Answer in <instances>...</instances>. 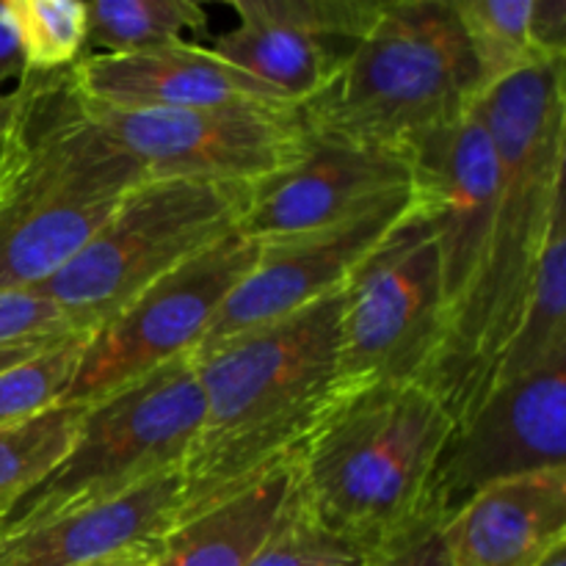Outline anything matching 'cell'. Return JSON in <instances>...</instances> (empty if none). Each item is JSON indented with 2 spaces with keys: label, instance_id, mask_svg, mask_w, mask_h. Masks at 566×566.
<instances>
[{
  "label": "cell",
  "instance_id": "2e32d148",
  "mask_svg": "<svg viewBox=\"0 0 566 566\" xmlns=\"http://www.w3.org/2000/svg\"><path fill=\"white\" fill-rule=\"evenodd\" d=\"M77 94L116 108H230V105H298L263 81L193 42L138 53H92L72 64Z\"/></svg>",
  "mask_w": 566,
  "mask_h": 566
},
{
  "label": "cell",
  "instance_id": "cb8c5ba5",
  "mask_svg": "<svg viewBox=\"0 0 566 566\" xmlns=\"http://www.w3.org/2000/svg\"><path fill=\"white\" fill-rule=\"evenodd\" d=\"M88 335L66 337L11 368L0 370V429L22 423L64 398Z\"/></svg>",
  "mask_w": 566,
  "mask_h": 566
},
{
  "label": "cell",
  "instance_id": "7402d4cb",
  "mask_svg": "<svg viewBox=\"0 0 566 566\" xmlns=\"http://www.w3.org/2000/svg\"><path fill=\"white\" fill-rule=\"evenodd\" d=\"M464 28L481 88L534 66L553 64L542 55L534 36V0H453Z\"/></svg>",
  "mask_w": 566,
  "mask_h": 566
},
{
  "label": "cell",
  "instance_id": "ffe728a7",
  "mask_svg": "<svg viewBox=\"0 0 566 566\" xmlns=\"http://www.w3.org/2000/svg\"><path fill=\"white\" fill-rule=\"evenodd\" d=\"M558 357H566V216L556 221L547 238L523 324L492 374L490 392L525 379Z\"/></svg>",
  "mask_w": 566,
  "mask_h": 566
},
{
  "label": "cell",
  "instance_id": "9a60e30c",
  "mask_svg": "<svg viewBox=\"0 0 566 566\" xmlns=\"http://www.w3.org/2000/svg\"><path fill=\"white\" fill-rule=\"evenodd\" d=\"M415 177L437 227L446 321L479 274L497 208V155L475 111L415 153ZM446 332V329H442Z\"/></svg>",
  "mask_w": 566,
  "mask_h": 566
},
{
  "label": "cell",
  "instance_id": "7c38bea8",
  "mask_svg": "<svg viewBox=\"0 0 566 566\" xmlns=\"http://www.w3.org/2000/svg\"><path fill=\"white\" fill-rule=\"evenodd\" d=\"M418 202V186L324 230L258 241L252 271L232 287L197 352L298 313L346 285L359 260ZM193 352V354H197Z\"/></svg>",
  "mask_w": 566,
  "mask_h": 566
},
{
  "label": "cell",
  "instance_id": "f1b7e54d",
  "mask_svg": "<svg viewBox=\"0 0 566 566\" xmlns=\"http://www.w3.org/2000/svg\"><path fill=\"white\" fill-rule=\"evenodd\" d=\"M25 75V50L11 0H0V86Z\"/></svg>",
  "mask_w": 566,
  "mask_h": 566
},
{
  "label": "cell",
  "instance_id": "d6a6232c",
  "mask_svg": "<svg viewBox=\"0 0 566 566\" xmlns=\"http://www.w3.org/2000/svg\"><path fill=\"white\" fill-rule=\"evenodd\" d=\"M539 566H566V545L556 547V551H553Z\"/></svg>",
  "mask_w": 566,
  "mask_h": 566
},
{
  "label": "cell",
  "instance_id": "1f68e13d",
  "mask_svg": "<svg viewBox=\"0 0 566 566\" xmlns=\"http://www.w3.org/2000/svg\"><path fill=\"white\" fill-rule=\"evenodd\" d=\"M72 337H75V335H72ZM59 343H61V340H59ZM50 346H55V343H42V346H20V348H0V370L11 368V365L22 363V359L33 357V354L44 352V348H50Z\"/></svg>",
  "mask_w": 566,
  "mask_h": 566
},
{
  "label": "cell",
  "instance_id": "484cf974",
  "mask_svg": "<svg viewBox=\"0 0 566 566\" xmlns=\"http://www.w3.org/2000/svg\"><path fill=\"white\" fill-rule=\"evenodd\" d=\"M25 50V72L70 70L86 50V3L11 0Z\"/></svg>",
  "mask_w": 566,
  "mask_h": 566
},
{
  "label": "cell",
  "instance_id": "4dcf8cb0",
  "mask_svg": "<svg viewBox=\"0 0 566 566\" xmlns=\"http://www.w3.org/2000/svg\"><path fill=\"white\" fill-rule=\"evenodd\" d=\"M14 111H17V94L0 92V155H3L6 142H9V130H11V122H14Z\"/></svg>",
  "mask_w": 566,
  "mask_h": 566
},
{
  "label": "cell",
  "instance_id": "ba28073f",
  "mask_svg": "<svg viewBox=\"0 0 566 566\" xmlns=\"http://www.w3.org/2000/svg\"><path fill=\"white\" fill-rule=\"evenodd\" d=\"M340 298L337 387L420 385L446 329L440 243L420 191L415 208L348 274Z\"/></svg>",
  "mask_w": 566,
  "mask_h": 566
},
{
  "label": "cell",
  "instance_id": "d4e9b609",
  "mask_svg": "<svg viewBox=\"0 0 566 566\" xmlns=\"http://www.w3.org/2000/svg\"><path fill=\"white\" fill-rule=\"evenodd\" d=\"M385 556L315 523L291 495L280 523L249 566H376Z\"/></svg>",
  "mask_w": 566,
  "mask_h": 566
},
{
  "label": "cell",
  "instance_id": "3957f363",
  "mask_svg": "<svg viewBox=\"0 0 566 566\" xmlns=\"http://www.w3.org/2000/svg\"><path fill=\"white\" fill-rule=\"evenodd\" d=\"M0 158V291L59 274L147 171L88 116L70 70L25 72Z\"/></svg>",
  "mask_w": 566,
  "mask_h": 566
},
{
  "label": "cell",
  "instance_id": "44dd1931",
  "mask_svg": "<svg viewBox=\"0 0 566 566\" xmlns=\"http://www.w3.org/2000/svg\"><path fill=\"white\" fill-rule=\"evenodd\" d=\"M208 33V11L197 0H92L86 3V48L119 55Z\"/></svg>",
  "mask_w": 566,
  "mask_h": 566
},
{
  "label": "cell",
  "instance_id": "4fadbf2b",
  "mask_svg": "<svg viewBox=\"0 0 566 566\" xmlns=\"http://www.w3.org/2000/svg\"><path fill=\"white\" fill-rule=\"evenodd\" d=\"M381 9L385 0H232L238 25L210 50L302 105L335 81Z\"/></svg>",
  "mask_w": 566,
  "mask_h": 566
},
{
  "label": "cell",
  "instance_id": "e575fe53",
  "mask_svg": "<svg viewBox=\"0 0 566 566\" xmlns=\"http://www.w3.org/2000/svg\"><path fill=\"white\" fill-rule=\"evenodd\" d=\"M0 158H3V155H0Z\"/></svg>",
  "mask_w": 566,
  "mask_h": 566
},
{
  "label": "cell",
  "instance_id": "d6986e66",
  "mask_svg": "<svg viewBox=\"0 0 566 566\" xmlns=\"http://www.w3.org/2000/svg\"><path fill=\"white\" fill-rule=\"evenodd\" d=\"M293 495L291 459L254 484L175 525L153 566H249Z\"/></svg>",
  "mask_w": 566,
  "mask_h": 566
},
{
  "label": "cell",
  "instance_id": "9c48e42d",
  "mask_svg": "<svg viewBox=\"0 0 566 566\" xmlns=\"http://www.w3.org/2000/svg\"><path fill=\"white\" fill-rule=\"evenodd\" d=\"M258 249L235 230L144 287L88 335L61 403H88L197 352L232 287L252 271Z\"/></svg>",
  "mask_w": 566,
  "mask_h": 566
},
{
  "label": "cell",
  "instance_id": "30bf717a",
  "mask_svg": "<svg viewBox=\"0 0 566 566\" xmlns=\"http://www.w3.org/2000/svg\"><path fill=\"white\" fill-rule=\"evenodd\" d=\"M83 105L149 177L254 186L296 164L310 142L302 105L188 111L116 108L88 99Z\"/></svg>",
  "mask_w": 566,
  "mask_h": 566
},
{
  "label": "cell",
  "instance_id": "ac0fdd59",
  "mask_svg": "<svg viewBox=\"0 0 566 566\" xmlns=\"http://www.w3.org/2000/svg\"><path fill=\"white\" fill-rule=\"evenodd\" d=\"M182 475L166 473L111 503L0 534V566H94L136 547L160 545L177 525Z\"/></svg>",
  "mask_w": 566,
  "mask_h": 566
},
{
  "label": "cell",
  "instance_id": "836d02e7",
  "mask_svg": "<svg viewBox=\"0 0 566 566\" xmlns=\"http://www.w3.org/2000/svg\"><path fill=\"white\" fill-rule=\"evenodd\" d=\"M3 514H6V506H0V520H3Z\"/></svg>",
  "mask_w": 566,
  "mask_h": 566
},
{
  "label": "cell",
  "instance_id": "e0dca14e",
  "mask_svg": "<svg viewBox=\"0 0 566 566\" xmlns=\"http://www.w3.org/2000/svg\"><path fill=\"white\" fill-rule=\"evenodd\" d=\"M448 566H539L566 545V468L479 492L440 528Z\"/></svg>",
  "mask_w": 566,
  "mask_h": 566
},
{
  "label": "cell",
  "instance_id": "f546056e",
  "mask_svg": "<svg viewBox=\"0 0 566 566\" xmlns=\"http://www.w3.org/2000/svg\"><path fill=\"white\" fill-rule=\"evenodd\" d=\"M160 545H147V547H136V551L119 553L114 558H105V562L94 564V566H153L155 556H158Z\"/></svg>",
  "mask_w": 566,
  "mask_h": 566
},
{
  "label": "cell",
  "instance_id": "83f0119b",
  "mask_svg": "<svg viewBox=\"0 0 566 566\" xmlns=\"http://www.w3.org/2000/svg\"><path fill=\"white\" fill-rule=\"evenodd\" d=\"M376 566H448L440 528H429L407 539L403 545L392 547Z\"/></svg>",
  "mask_w": 566,
  "mask_h": 566
},
{
  "label": "cell",
  "instance_id": "4316f807",
  "mask_svg": "<svg viewBox=\"0 0 566 566\" xmlns=\"http://www.w3.org/2000/svg\"><path fill=\"white\" fill-rule=\"evenodd\" d=\"M81 332L44 293L31 291H0V348L42 346L59 343Z\"/></svg>",
  "mask_w": 566,
  "mask_h": 566
},
{
  "label": "cell",
  "instance_id": "52a82bcc",
  "mask_svg": "<svg viewBox=\"0 0 566 566\" xmlns=\"http://www.w3.org/2000/svg\"><path fill=\"white\" fill-rule=\"evenodd\" d=\"M249 202L247 182L147 177L36 291L92 335L144 287L235 232Z\"/></svg>",
  "mask_w": 566,
  "mask_h": 566
},
{
  "label": "cell",
  "instance_id": "8fae6325",
  "mask_svg": "<svg viewBox=\"0 0 566 566\" xmlns=\"http://www.w3.org/2000/svg\"><path fill=\"white\" fill-rule=\"evenodd\" d=\"M558 468H566V357L492 390L451 431L431 475V525L442 528L490 486Z\"/></svg>",
  "mask_w": 566,
  "mask_h": 566
},
{
  "label": "cell",
  "instance_id": "5b68a950",
  "mask_svg": "<svg viewBox=\"0 0 566 566\" xmlns=\"http://www.w3.org/2000/svg\"><path fill=\"white\" fill-rule=\"evenodd\" d=\"M481 94L453 0H385L368 36L302 111L310 133L415 158Z\"/></svg>",
  "mask_w": 566,
  "mask_h": 566
},
{
  "label": "cell",
  "instance_id": "7a4b0ae2",
  "mask_svg": "<svg viewBox=\"0 0 566 566\" xmlns=\"http://www.w3.org/2000/svg\"><path fill=\"white\" fill-rule=\"evenodd\" d=\"M340 291L191 354L205 423L182 462L177 525L287 462L337 396Z\"/></svg>",
  "mask_w": 566,
  "mask_h": 566
},
{
  "label": "cell",
  "instance_id": "8992f818",
  "mask_svg": "<svg viewBox=\"0 0 566 566\" xmlns=\"http://www.w3.org/2000/svg\"><path fill=\"white\" fill-rule=\"evenodd\" d=\"M202 423L205 396L191 354L83 403L66 457L6 509L0 534L111 503L182 470Z\"/></svg>",
  "mask_w": 566,
  "mask_h": 566
},
{
  "label": "cell",
  "instance_id": "603a6c76",
  "mask_svg": "<svg viewBox=\"0 0 566 566\" xmlns=\"http://www.w3.org/2000/svg\"><path fill=\"white\" fill-rule=\"evenodd\" d=\"M81 412L83 403H55L0 429V506L9 509L66 457Z\"/></svg>",
  "mask_w": 566,
  "mask_h": 566
},
{
  "label": "cell",
  "instance_id": "6da1fadb",
  "mask_svg": "<svg viewBox=\"0 0 566 566\" xmlns=\"http://www.w3.org/2000/svg\"><path fill=\"white\" fill-rule=\"evenodd\" d=\"M566 61L534 66L486 88L473 111L497 155V208L479 274L448 315L420 385L453 429L484 403L492 374L523 324L547 238L564 213Z\"/></svg>",
  "mask_w": 566,
  "mask_h": 566
},
{
  "label": "cell",
  "instance_id": "5bb4252c",
  "mask_svg": "<svg viewBox=\"0 0 566 566\" xmlns=\"http://www.w3.org/2000/svg\"><path fill=\"white\" fill-rule=\"evenodd\" d=\"M415 186L409 155L310 133L296 164L254 182L238 232L252 241H271L324 230Z\"/></svg>",
  "mask_w": 566,
  "mask_h": 566
},
{
  "label": "cell",
  "instance_id": "277c9868",
  "mask_svg": "<svg viewBox=\"0 0 566 566\" xmlns=\"http://www.w3.org/2000/svg\"><path fill=\"white\" fill-rule=\"evenodd\" d=\"M453 431L418 381L337 390L293 451V501L335 534L390 553L423 531L437 459Z\"/></svg>",
  "mask_w": 566,
  "mask_h": 566
}]
</instances>
